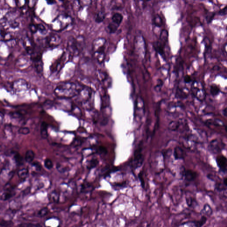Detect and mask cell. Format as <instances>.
<instances>
[{"label": "cell", "mask_w": 227, "mask_h": 227, "mask_svg": "<svg viewBox=\"0 0 227 227\" xmlns=\"http://www.w3.org/2000/svg\"><path fill=\"white\" fill-rule=\"evenodd\" d=\"M23 46L26 52L29 55H33L34 53V47L31 40L28 37H25L24 39Z\"/></svg>", "instance_id": "12"}, {"label": "cell", "mask_w": 227, "mask_h": 227, "mask_svg": "<svg viewBox=\"0 0 227 227\" xmlns=\"http://www.w3.org/2000/svg\"><path fill=\"white\" fill-rule=\"evenodd\" d=\"M44 166L47 169L50 170L53 168V162L49 158H46L44 161Z\"/></svg>", "instance_id": "29"}, {"label": "cell", "mask_w": 227, "mask_h": 227, "mask_svg": "<svg viewBox=\"0 0 227 227\" xmlns=\"http://www.w3.org/2000/svg\"><path fill=\"white\" fill-rule=\"evenodd\" d=\"M1 40L7 42L12 40V36L10 32L5 31L1 29Z\"/></svg>", "instance_id": "24"}, {"label": "cell", "mask_w": 227, "mask_h": 227, "mask_svg": "<svg viewBox=\"0 0 227 227\" xmlns=\"http://www.w3.org/2000/svg\"><path fill=\"white\" fill-rule=\"evenodd\" d=\"M224 145L221 141L214 139L210 143V150L213 153H219L223 150Z\"/></svg>", "instance_id": "9"}, {"label": "cell", "mask_w": 227, "mask_h": 227, "mask_svg": "<svg viewBox=\"0 0 227 227\" xmlns=\"http://www.w3.org/2000/svg\"><path fill=\"white\" fill-rule=\"evenodd\" d=\"M30 129L27 127H22L19 129L18 133L19 134L27 135L30 133Z\"/></svg>", "instance_id": "30"}, {"label": "cell", "mask_w": 227, "mask_h": 227, "mask_svg": "<svg viewBox=\"0 0 227 227\" xmlns=\"http://www.w3.org/2000/svg\"><path fill=\"white\" fill-rule=\"evenodd\" d=\"M192 78L190 75H186L184 78V82L185 84H189L192 82Z\"/></svg>", "instance_id": "39"}, {"label": "cell", "mask_w": 227, "mask_h": 227, "mask_svg": "<svg viewBox=\"0 0 227 227\" xmlns=\"http://www.w3.org/2000/svg\"><path fill=\"white\" fill-rule=\"evenodd\" d=\"M48 125L46 122H42L40 126V135L43 139H47L48 137Z\"/></svg>", "instance_id": "18"}, {"label": "cell", "mask_w": 227, "mask_h": 227, "mask_svg": "<svg viewBox=\"0 0 227 227\" xmlns=\"http://www.w3.org/2000/svg\"><path fill=\"white\" fill-rule=\"evenodd\" d=\"M123 17L121 13H116L112 16V22L119 26L123 22Z\"/></svg>", "instance_id": "17"}, {"label": "cell", "mask_w": 227, "mask_h": 227, "mask_svg": "<svg viewBox=\"0 0 227 227\" xmlns=\"http://www.w3.org/2000/svg\"><path fill=\"white\" fill-rule=\"evenodd\" d=\"M162 84H163V82H162V80H161V79H159L157 84V85L155 87L156 89L158 90L159 89H161L160 88H161Z\"/></svg>", "instance_id": "43"}, {"label": "cell", "mask_w": 227, "mask_h": 227, "mask_svg": "<svg viewBox=\"0 0 227 227\" xmlns=\"http://www.w3.org/2000/svg\"><path fill=\"white\" fill-rule=\"evenodd\" d=\"M61 42V36L56 33L50 34L46 37L45 43L49 48H54L58 47Z\"/></svg>", "instance_id": "6"}, {"label": "cell", "mask_w": 227, "mask_h": 227, "mask_svg": "<svg viewBox=\"0 0 227 227\" xmlns=\"http://www.w3.org/2000/svg\"><path fill=\"white\" fill-rule=\"evenodd\" d=\"M106 43V40L102 37L96 39L92 43L93 56L99 63H102L104 61Z\"/></svg>", "instance_id": "3"}, {"label": "cell", "mask_w": 227, "mask_h": 227, "mask_svg": "<svg viewBox=\"0 0 227 227\" xmlns=\"http://www.w3.org/2000/svg\"><path fill=\"white\" fill-rule=\"evenodd\" d=\"M214 15H215V13H210L207 15L206 17V19L207 21L208 22L210 23L213 20V17H214Z\"/></svg>", "instance_id": "37"}, {"label": "cell", "mask_w": 227, "mask_h": 227, "mask_svg": "<svg viewBox=\"0 0 227 227\" xmlns=\"http://www.w3.org/2000/svg\"><path fill=\"white\" fill-rule=\"evenodd\" d=\"M141 147H139V148L136 150V154H135V157H134V162L136 166H138L139 164H141L143 160H142V155L141 153Z\"/></svg>", "instance_id": "23"}, {"label": "cell", "mask_w": 227, "mask_h": 227, "mask_svg": "<svg viewBox=\"0 0 227 227\" xmlns=\"http://www.w3.org/2000/svg\"><path fill=\"white\" fill-rule=\"evenodd\" d=\"M221 91L220 88L218 86L215 84H212L210 88V92L211 95L213 97L217 96L219 95Z\"/></svg>", "instance_id": "27"}, {"label": "cell", "mask_w": 227, "mask_h": 227, "mask_svg": "<svg viewBox=\"0 0 227 227\" xmlns=\"http://www.w3.org/2000/svg\"><path fill=\"white\" fill-rule=\"evenodd\" d=\"M72 22V19L69 15L66 14H60L52 22L51 28L56 32H61L71 25Z\"/></svg>", "instance_id": "4"}, {"label": "cell", "mask_w": 227, "mask_h": 227, "mask_svg": "<svg viewBox=\"0 0 227 227\" xmlns=\"http://www.w3.org/2000/svg\"><path fill=\"white\" fill-rule=\"evenodd\" d=\"M83 88L74 82H62L57 85L54 93L60 98L69 99L78 95Z\"/></svg>", "instance_id": "1"}, {"label": "cell", "mask_w": 227, "mask_h": 227, "mask_svg": "<svg viewBox=\"0 0 227 227\" xmlns=\"http://www.w3.org/2000/svg\"><path fill=\"white\" fill-rule=\"evenodd\" d=\"M183 176L185 179L188 182H191L194 180L197 176L196 172L191 169H188L184 172Z\"/></svg>", "instance_id": "11"}, {"label": "cell", "mask_w": 227, "mask_h": 227, "mask_svg": "<svg viewBox=\"0 0 227 227\" xmlns=\"http://www.w3.org/2000/svg\"><path fill=\"white\" fill-rule=\"evenodd\" d=\"M49 212V210L47 208H44L43 209H41L40 210L38 213V215L40 217H43L46 216L48 214Z\"/></svg>", "instance_id": "36"}, {"label": "cell", "mask_w": 227, "mask_h": 227, "mask_svg": "<svg viewBox=\"0 0 227 227\" xmlns=\"http://www.w3.org/2000/svg\"><path fill=\"white\" fill-rule=\"evenodd\" d=\"M32 165H33V166L34 167L35 169L37 171H40L41 169V168H42V167H41L40 163L38 162H33Z\"/></svg>", "instance_id": "41"}, {"label": "cell", "mask_w": 227, "mask_h": 227, "mask_svg": "<svg viewBox=\"0 0 227 227\" xmlns=\"http://www.w3.org/2000/svg\"><path fill=\"white\" fill-rule=\"evenodd\" d=\"M12 88L16 91L26 90L29 88V83L23 79H19L13 81Z\"/></svg>", "instance_id": "7"}, {"label": "cell", "mask_w": 227, "mask_h": 227, "mask_svg": "<svg viewBox=\"0 0 227 227\" xmlns=\"http://www.w3.org/2000/svg\"></svg>", "instance_id": "47"}, {"label": "cell", "mask_w": 227, "mask_h": 227, "mask_svg": "<svg viewBox=\"0 0 227 227\" xmlns=\"http://www.w3.org/2000/svg\"><path fill=\"white\" fill-rule=\"evenodd\" d=\"M189 93V90L187 88H178L177 89V96L179 98L184 99L187 97Z\"/></svg>", "instance_id": "15"}, {"label": "cell", "mask_w": 227, "mask_h": 227, "mask_svg": "<svg viewBox=\"0 0 227 227\" xmlns=\"http://www.w3.org/2000/svg\"><path fill=\"white\" fill-rule=\"evenodd\" d=\"M216 163L220 172L227 171V157L223 155H218L216 157Z\"/></svg>", "instance_id": "10"}, {"label": "cell", "mask_w": 227, "mask_h": 227, "mask_svg": "<svg viewBox=\"0 0 227 227\" xmlns=\"http://www.w3.org/2000/svg\"><path fill=\"white\" fill-rule=\"evenodd\" d=\"M29 29L31 33L33 34H35L38 32V27H37V24H30L29 25Z\"/></svg>", "instance_id": "34"}, {"label": "cell", "mask_w": 227, "mask_h": 227, "mask_svg": "<svg viewBox=\"0 0 227 227\" xmlns=\"http://www.w3.org/2000/svg\"><path fill=\"white\" fill-rule=\"evenodd\" d=\"M106 17V13L103 11H100L96 13L95 17V22L97 23H101L103 22Z\"/></svg>", "instance_id": "22"}, {"label": "cell", "mask_w": 227, "mask_h": 227, "mask_svg": "<svg viewBox=\"0 0 227 227\" xmlns=\"http://www.w3.org/2000/svg\"><path fill=\"white\" fill-rule=\"evenodd\" d=\"M185 155V152L181 147L178 146L174 149V156L175 159L177 160L184 159Z\"/></svg>", "instance_id": "16"}, {"label": "cell", "mask_w": 227, "mask_h": 227, "mask_svg": "<svg viewBox=\"0 0 227 227\" xmlns=\"http://www.w3.org/2000/svg\"><path fill=\"white\" fill-rule=\"evenodd\" d=\"M207 218L206 217L202 216L200 221L195 222L194 224L195 227H201L206 221Z\"/></svg>", "instance_id": "32"}, {"label": "cell", "mask_w": 227, "mask_h": 227, "mask_svg": "<svg viewBox=\"0 0 227 227\" xmlns=\"http://www.w3.org/2000/svg\"><path fill=\"white\" fill-rule=\"evenodd\" d=\"M23 227H42L40 224H27L25 225H23Z\"/></svg>", "instance_id": "42"}, {"label": "cell", "mask_w": 227, "mask_h": 227, "mask_svg": "<svg viewBox=\"0 0 227 227\" xmlns=\"http://www.w3.org/2000/svg\"><path fill=\"white\" fill-rule=\"evenodd\" d=\"M140 45L139 43L138 40H136V46H137L136 47V49H137V51L139 52V55L143 57H144L145 54V47L141 46L144 45L145 41L143 37H141V36H140Z\"/></svg>", "instance_id": "14"}, {"label": "cell", "mask_w": 227, "mask_h": 227, "mask_svg": "<svg viewBox=\"0 0 227 227\" xmlns=\"http://www.w3.org/2000/svg\"><path fill=\"white\" fill-rule=\"evenodd\" d=\"M84 39L82 36L74 37L70 36L67 43L68 51L70 56L73 57L79 56L84 49Z\"/></svg>", "instance_id": "2"}, {"label": "cell", "mask_w": 227, "mask_h": 227, "mask_svg": "<svg viewBox=\"0 0 227 227\" xmlns=\"http://www.w3.org/2000/svg\"><path fill=\"white\" fill-rule=\"evenodd\" d=\"M29 169L27 168H23L19 170L17 173L18 176L21 180L25 179L29 174Z\"/></svg>", "instance_id": "26"}, {"label": "cell", "mask_w": 227, "mask_h": 227, "mask_svg": "<svg viewBox=\"0 0 227 227\" xmlns=\"http://www.w3.org/2000/svg\"><path fill=\"white\" fill-rule=\"evenodd\" d=\"M163 22L162 18L158 14H157L154 17L153 20V25L157 28H161L162 26Z\"/></svg>", "instance_id": "25"}, {"label": "cell", "mask_w": 227, "mask_h": 227, "mask_svg": "<svg viewBox=\"0 0 227 227\" xmlns=\"http://www.w3.org/2000/svg\"><path fill=\"white\" fill-rule=\"evenodd\" d=\"M14 195V191L12 190H6L5 193H3L1 195V199L3 200H7L9 198L12 197Z\"/></svg>", "instance_id": "28"}, {"label": "cell", "mask_w": 227, "mask_h": 227, "mask_svg": "<svg viewBox=\"0 0 227 227\" xmlns=\"http://www.w3.org/2000/svg\"><path fill=\"white\" fill-rule=\"evenodd\" d=\"M219 14L221 16L227 15V6H225L224 8L219 11Z\"/></svg>", "instance_id": "40"}, {"label": "cell", "mask_w": 227, "mask_h": 227, "mask_svg": "<svg viewBox=\"0 0 227 227\" xmlns=\"http://www.w3.org/2000/svg\"><path fill=\"white\" fill-rule=\"evenodd\" d=\"M13 224L11 221H1V226H4L6 227H11L12 226Z\"/></svg>", "instance_id": "38"}, {"label": "cell", "mask_w": 227, "mask_h": 227, "mask_svg": "<svg viewBox=\"0 0 227 227\" xmlns=\"http://www.w3.org/2000/svg\"><path fill=\"white\" fill-rule=\"evenodd\" d=\"M37 27H38V32H39L40 34L44 35L46 34L47 33L46 29L43 24H37Z\"/></svg>", "instance_id": "33"}, {"label": "cell", "mask_w": 227, "mask_h": 227, "mask_svg": "<svg viewBox=\"0 0 227 227\" xmlns=\"http://www.w3.org/2000/svg\"><path fill=\"white\" fill-rule=\"evenodd\" d=\"M223 183L225 186H227V177H226L224 179Z\"/></svg>", "instance_id": "46"}, {"label": "cell", "mask_w": 227, "mask_h": 227, "mask_svg": "<svg viewBox=\"0 0 227 227\" xmlns=\"http://www.w3.org/2000/svg\"><path fill=\"white\" fill-rule=\"evenodd\" d=\"M224 52L227 53V42L224 46Z\"/></svg>", "instance_id": "45"}, {"label": "cell", "mask_w": 227, "mask_h": 227, "mask_svg": "<svg viewBox=\"0 0 227 227\" xmlns=\"http://www.w3.org/2000/svg\"><path fill=\"white\" fill-rule=\"evenodd\" d=\"M168 32L166 29L162 30L159 35V40L157 41V43L165 47L167 41H168Z\"/></svg>", "instance_id": "13"}, {"label": "cell", "mask_w": 227, "mask_h": 227, "mask_svg": "<svg viewBox=\"0 0 227 227\" xmlns=\"http://www.w3.org/2000/svg\"><path fill=\"white\" fill-rule=\"evenodd\" d=\"M191 91L193 95L200 101L205 100L206 98V91L204 86L199 81H194L191 85Z\"/></svg>", "instance_id": "5"}, {"label": "cell", "mask_w": 227, "mask_h": 227, "mask_svg": "<svg viewBox=\"0 0 227 227\" xmlns=\"http://www.w3.org/2000/svg\"><path fill=\"white\" fill-rule=\"evenodd\" d=\"M47 3L49 5H52V4H54L56 1H47Z\"/></svg>", "instance_id": "44"}, {"label": "cell", "mask_w": 227, "mask_h": 227, "mask_svg": "<svg viewBox=\"0 0 227 227\" xmlns=\"http://www.w3.org/2000/svg\"><path fill=\"white\" fill-rule=\"evenodd\" d=\"M98 163V160L97 159H92L88 164V168L89 169L93 168L97 166Z\"/></svg>", "instance_id": "35"}, {"label": "cell", "mask_w": 227, "mask_h": 227, "mask_svg": "<svg viewBox=\"0 0 227 227\" xmlns=\"http://www.w3.org/2000/svg\"><path fill=\"white\" fill-rule=\"evenodd\" d=\"M34 152L32 150H28L25 153L24 160L27 163H31L34 159Z\"/></svg>", "instance_id": "20"}, {"label": "cell", "mask_w": 227, "mask_h": 227, "mask_svg": "<svg viewBox=\"0 0 227 227\" xmlns=\"http://www.w3.org/2000/svg\"><path fill=\"white\" fill-rule=\"evenodd\" d=\"M14 160L17 164L19 165H21L23 163L22 157L20 155V154L16 153L14 155Z\"/></svg>", "instance_id": "31"}, {"label": "cell", "mask_w": 227, "mask_h": 227, "mask_svg": "<svg viewBox=\"0 0 227 227\" xmlns=\"http://www.w3.org/2000/svg\"><path fill=\"white\" fill-rule=\"evenodd\" d=\"M212 213V210L210 205L206 204L201 210V213L204 217H210Z\"/></svg>", "instance_id": "21"}, {"label": "cell", "mask_w": 227, "mask_h": 227, "mask_svg": "<svg viewBox=\"0 0 227 227\" xmlns=\"http://www.w3.org/2000/svg\"><path fill=\"white\" fill-rule=\"evenodd\" d=\"M118 27L119 26L117 25L116 24L114 23L113 22H111L106 28V31L108 33H115L118 30Z\"/></svg>", "instance_id": "19"}, {"label": "cell", "mask_w": 227, "mask_h": 227, "mask_svg": "<svg viewBox=\"0 0 227 227\" xmlns=\"http://www.w3.org/2000/svg\"><path fill=\"white\" fill-rule=\"evenodd\" d=\"M31 60L33 62L34 68L38 73L42 72L43 71V62H42L41 55L39 53L36 55L33 53L31 55Z\"/></svg>", "instance_id": "8"}]
</instances>
